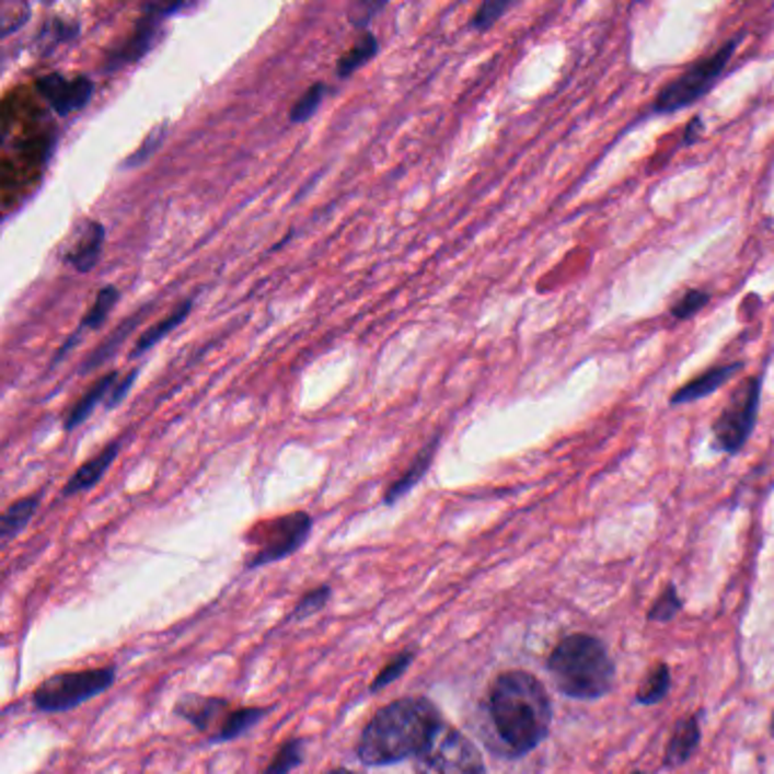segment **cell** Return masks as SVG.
<instances>
[{"mask_svg": "<svg viewBox=\"0 0 774 774\" xmlns=\"http://www.w3.org/2000/svg\"><path fill=\"white\" fill-rule=\"evenodd\" d=\"M488 711L495 731L518 756L539 748L550 733V695L541 681L524 670L502 672L493 681Z\"/></svg>", "mask_w": 774, "mask_h": 774, "instance_id": "cell-1", "label": "cell"}, {"mask_svg": "<svg viewBox=\"0 0 774 774\" xmlns=\"http://www.w3.org/2000/svg\"><path fill=\"white\" fill-rule=\"evenodd\" d=\"M441 725L439 708L429 700H395L382 706L363 727L357 756L366 765H391L416 759Z\"/></svg>", "mask_w": 774, "mask_h": 774, "instance_id": "cell-2", "label": "cell"}, {"mask_svg": "<svg viewBox=\"0 0 774 774\" xmlns=\"http://www.w3.org/2000/svg\"><path fill=\"white\" fill-rule=\"evenodd\" d=\"M547 668L556 686L575 700H598L613 686L615 668L607 647L588 634H573L554 647Z\"/></svg>", "mask_w": 774, "mask_h": 774, "instance_id": "cell-3", "label": "cell"}, {"mask_svg": "<svg viewBox=\"0 0 774 774\" xmlns=\"http://www.w3.org/2000/svg\"><path fill=\"white\" fill-rule=\"evenodd\" d=\"M742 35L736 39H729L723 48H718L714 55L697 61L693 69H689L684 76H679L670 84H666L652 105L655 114H672L677 109H684L695 105L700 99H704L711 89L716 86V82L723 78L727 71L729 61L740 46Z\"/></svg>", "mask_w": 774, "mask_h": 774, "instance_id": "cell-4", "label": "cell"}, {"mask_svg": "<svg viewBox=\"0 0 774 774\" xmlns=\"http://www.w3.org/2000/svg\"><path fill=\"white\" fill-rule=\"evenodd\" d=\"M312 516L304 511L287 513L275 520H266L255 524L247 534V543H251V552H247L245 568L255 570L275 562H282L285 556L298 552L302 543L307 541L309 532H312Z\"/></svg>", "mask_w": 774, "mask_h": 774, "instance_id": "cell-5", "label": "cell"}, {"mask_svg": "<svg viewBox=\"0 0 774 774\" xmlns=\"http://www.w3.org/2000/svg\"><path fill=\"white\" fill-rule=\"evenodd\" d=\"M414 765L418 774H484V759L471 738L446 723L431 733Z\"/></svg>", "mask_w": 774, "mask_h": 774, "instance_id": "cell-6", "label": "cell"}, {"mask_svg": "<svg viewBox=\"0 0 774 774\" xmlns=\"http://www.w3.org/2000/svg\"><path fill=\"white\" fill-rule=\"evenodd\" d=\"M114 668H89L78 672H59L48 677L35 691V706L44 714L69 711L91 697L105 693L114 684Z\"/></svg>", "mask_w": 774, "mask_h": 774, "instance_id": "cell-7", "label": "cell"}, {"mask_svg": "<svg viewBox=\"0 0 774 774\" xmlns=\"http://www.w3.org/2000/svg\"><path fill=\"white\" fill-rule=\"evenodd\" d=\"M761 405V380L750 378L742 382L729 397L727 407L714 423L716 446L723 452L736 454L752 437Z\"/></svg>", "mask_w": 774, "mask_h": 774, "instance_id": "cell-8", "label": "cell"}, {"mask_svg": "<svg viewBox=\"0 0 774 774\" xmlns=\"http://www.w3.org/2000/svg\"><path fill=\"white\" fill-rule=\"evenodd\" d=\"M162 23H164V16L154 12L152 5H146L143 8V16L135 25V33L126 42L118 44L116 48H112L105 55L103 71L109 73V71H118L123 67L137 65V61L143 55H148V50L154 44H158V39L162 35Z\"/></svg>", "mask_w": 774, "mask_h": 774, "instance_id": "cell-9", "label": "cell"}, {"mask_svg": "<svg viewBox=\"0 0 774 774\" xmlns=\"http://www.w3.org/2000/svg\"><path fill=\"white\" fill-rule=\"evenodd\" d=\"M37 91L42 99H46L50 109H55V114L69 116L82 109L94 96V80L89 76L67 78L61 73H48L37 80Z\"/></svg>", "mask_w": 774, "mask_h": 774, "instance_id": "cell-10", "label": "cell"}, {"mask_svg": "<svg viewBox=\"0 0 774 774\" xmlns=\"http://www.w3.org/2000/svg\"><path fill=\"white\" fill-rule=\"evenodd\" d=\"M232 708L234 706H230V702L221 697L187 695V697H180V702L175 704V714L192 723L198 731L207 733L211 740H219L221 729Z\"/></svg>", "mask_w": 774, "mask_h": 774, "instance_id": "cell-11", "label": "cell"}, {"mask_svg": "<svg viewBox=\"0 0 774 774\" xmlns=\"http://www.w3.org/2000/svg\"><path fill=\"white\" fill-rule=\"evenodd\" d=\"M105 245V226L99 221H82L71 247L65 253V264L76 273H89L101 259Z\"/></svg>", "mask_w": 774, "mask_h": 774, "instance_id": "cell-12", "label": "cell"}, {"mask_svg": "<svg viewBox=\"0 0 774 774\" xmlns=\"http://www.w3.org/2000/svg\"><path fill=\"white\" fill-rule=\"evenodd\" d=\"M120 443H123L120 439L112 441L96 457H91L86 463H82V466L73 473V477L65 484V488H61V498H69V495H78L82 490H89L91 486H96L105 477L112 463L116 461L120 452Z\"/></svg>", "mask_w": 774, "mask_h": 774, "instance_id": "cell-13", "label": "cell"}, {"mask_svg": "<svg viewBox=\"0 0 774 774\" xmlns=\"http://www.w3.org/2000/svg\"><path fill=\"white\" fill-rule=\"evenodd\" d=\"M148 314H150V304H143V307L137 309V312H135L132 316H128L126 321H123V323L103 340V344L82 361L80 376H86V373H91V370H96L99 366L107 363V361L118 353V348H120L123 344H126L128 336L141 325V321H143Z\"/></svg>", "mask_w": 774, "mask_h": 774, "instance_id": "cell-14", "label": "cell"}, {"mask_svg": "<svg viewBox=\"0 0 774 774\" xmlns=\"http://www.w3.org/2000/svg\"><path fill=\"white\" fill-rule=\"evenodd\" d=\"M736 370H740L738 361L708 368L706 373H702L700 378L691 380L686 386H681L679 391H674L672 397H670V405H674V407L677 405H689V402L708 397L711 393H716L720 386H725L731 380V376L736 373Z\"/></svg>", "mask_w": 774, "mask_h": 774, "instance_id": "cell-15", "label": "cell"}, {"mask_svg": "<svg viewBox=\"0 0 774 774\" xmlns=\"http://www.w3.org/2000/svg\"><path fill=\"white\" fill-rule=\"evenodd\" d=\"M118 298H120V293H118V289L112 287V285H109V287H103V289L96 293V300H94V304L89 307V312L84 314V319L80 321L78 332H73V334L65 340V346H61V348L57 350V355L53 357V366H55L57 361L65 359V357L71 353L73 344H78V338H80L86 330H99V327L109 319V312L116 307Z\"/></svg>", "mask_w": 774, "mask_h": 774, "instance_id": "cell-16", "label": "cell"}, {"mask_svg": "<svg viewBox=\"0 0 774 774\" xmlns=\"http://www.w3.org/2000/svg\"><path fill=\"white\" fill-rule=\"evenodd\" d=\"M439 443H441V437H435L431 439L420 452L418 457L412 461V466L402 473L384 493V505H395L400 498H405V495L425 477V473L429 471L431 466V461H435V454L439 450Z\"/></svg>", "mask_w": 774, "mask_h": 774, "instance_id": "cell-17", "label": "cell"}, {"mask_svg": "<svg viewBox=\"0 0 774 774\" xmlns=\"http://www.w3.org/2000/svg\"><path fill=\"white\" fill-rule=\"evenodd\" d=\"M116 380H118V373H116V370H109V373L103 376L96 384H91V389L76 402L73 409L67 414V418H65V429L71 431V429L80 427V425L91 416V412H94V409L101 405V402L105 405L107 395H109L112 389L116 386Z\"/></svg>", "mask_w": 774, "mask_h": 774, "instance_id": "cell-18", "label": "cell"}, {"mask_svg": "<svg viewBox=\"0 0 774 774\" xmlns=\"http://www.w3.org/2000/svg\"><path fill=\"white\" fill-rule=\"evenodd\" d=\"M697 746H700L697 718L693 716V718L677 723V727L668 740V748H666V765L677 767L681 763H686L693 756V752L697 750Z\"/></svg>", "mask_w": 774, "mask_h": 774, "instance_id": "cell-19", "label": "cell"}, {"mask_svg": "<svg viewBox=\"0 0 774 774\" xmlns=\"http://www.w3.org/2000/svg\"><path fill=\"white\" fill-rule=\"evenodd\" d=\"M192 309H194V298L180 302L169 316H164L160 323H154L152 327H148V330L137 338V344H135V348H132V357H141L143 353H148L150 348L158 346L164 336H169L175 327H180L184 321L189 319Z\"/></svg>", "mask_w": 774, "mask_h": 774, "instance_id": "cell-20", "label": "cell"}, {"mask_svg": "<svg viewBox=\"0 0 774 774\" xmlns=\"http://www.w3.org/2000/svg\"><path fill=\"white\" fill-rule=\"evenodd\" d=\"M39 502H42V495H27V498L14 502L3 513V520H0V536H3L5 543L25 530V524L33 520Z\"/></svg>", "mask_w": 774, "mask_h": 774, "instance_id": "cell-21", "label": "cell"}, {"mask_svg": "<svg viewBox=\"0 0 774 774\" xmlns=\"http://www.w3.org/2000/svg\"><path fill=\"white\" fill-rule=\"evenodd\" d=\"M380 53V42L373 33H363L359 37V42L338 59V65H336V73L338 78H350L357 69H361L363 65H368L370 59H373L376 55Z\"/></svg>", "mask_w": 774, "mask_h": 774, "instance_id": "cell-22", "label": "cell"}, {"mask_svg": "<svg viewBox=\"0 0 774 774\" xmlns=\"http://www.w3.org/2000/svg\"><path fill=\"white\" fill-rule=\"evenodd\" d=\"M670 691V668L666 663H657L643 679V684L636 691V700L640 704H659Z\"/></svg>", "mask_w": 774, "mask_h": 774, "instance_id": "cell-23", "label": "cell"}, {"mask_svg": "<svg viewBox=\"0 0 774 774\" xmlns=\"http://www.w3.org/2000/svg\"><path fill=\"white\" fill-rule=\"evenodd\" d=\"M266 714H268V708H259V706H239V708H232L228 720H226V725H223V729H221L219 742H226V740H232V738L243 736L247 729H253Z\"/></svg>", "mask_w": 774, "mask_h": 774, "instance_id": "cell-24", "label": "cell"}, {"mask_svg": "<svg viewBox=\"0 0 774 774\" xmlns=\"http://www.w3.org/2000/svg\"><path fill=\"white\" fill-rule=\"evenodd\" d=\"M304 759V740L291 738L285 746L275 752L273 761L266 765L264 774H289L293 772Z\"/></svg>", "mask_w": 774, "mask_h": 774, "instance_id": "cell-25", "label": "cell"}, {"mask_svg": "<svg viewBox=\"0 0 774 774\" xmlns=\"http://www.w3.org/2000/svg\"><path fill=\"white\" fill-rule=\"evenodd\" d=\"M80 33V25L73 21H65V19H50L46 21L44 30L39 33L37 42L42 44V48L48 53L53 48H57L59 44H65V42H71L76 39Z\"/></svg>", "mask_w": 774, "mask_h": 774, "instance_id": "cell-26", "label": "cell"}, {"mask_svg": "<svg viewBox=\"0 0 774 774\" xmlns=\"http://www.w3.org/2000/svg\"><path fill=\"white\" fill-rule=\"evenodd\" d=\"M325 94H327V86H325L323 82H316V84L309 86V89L304 91V94L296 101V105L291 107L289 120L296 123V126H300V123L312 118V116L316 114V109L321 107Z\"/></svg>", "mask_w": 774, "mask_h": 774, "instance_id": "cell-27", "label": "cell"}, {"mask_svg": "<svg viewBox=\"0 0 774 774\" xmlns=\"http://www.w3.org/2000/svg\"><path fill=\"white\" fill-rule=\"evenodd\" d=\"M414 657H416L414 649H405V652L395 655V657L378 672V677L373 679V684H370V693H378V691L391 686L395 679H400L402 674H405V672L409 670V666L414 663Z\"/></svg>", "mask_w": 774, "mask_h": 774, "instance_id": "cell-28", "label": "cell"}, {"mask_svg": "<svg viewBox=\"0 0 774 774\" xmlns=\"http://www.w3.org/2000/svg\"><path fill=\"white\" fill-rule=\"evenodd\" d=\"M166 135H169V123H160V126H154V128L150 130V135L143 139V143L130 154V158H128L126 162H123V166H126V169H137V166H141V164H146V162L152 158V154L160 150V146L164 143Z\"/></svg>", "mask_w": 774, "mask_h": 774, "instance_id": "cell-29", "label": "cell"}, {"mask_svg": "<svg viewBox=\"0 0 774 774\" xmlns=\"http://www.w3.org/2000/svg\"><path fill=\"white\" fill-rule=\"evenodd\" d=\"M511 8H513V3H507V0H486V3H482L477 8V12L473 14L471 27L484 33V30L493 27L495 23H498V19H502Z\"/></svg>", "mask_w": 774, "mask_h": 774, "instance_id": "cell-30", "label": "cell"}, {"mask_svg": "<svg viewBox=\"0 0 774 774\" xmlns=\"http://www.w3.org/2000/svg\"><path fill=\"white\" fill-rule=\"evenodd\" d=\"M711 302V296L706 291H700V289H691L689 293L681 296L672 307H670V314L672 319H679V321H686V319H693L697 312H702V309Z\"/></svg>", "mask_w": 774, "mask_h": 774, "instance_id": "cell-31", "label": "cell"}, {"mask_svg": "<svg viewBox=\"0 0 774 774\" xmlns=\"http://www.w3.org/2000/svg\"><path fill=\"white\" fill-rule=\"evenodd\" d=\"M330 596H332V588H330V586H319V588H314V591L304 593V596L300 598V602L296 604L291 617H293V621H302V617H307V615L319 613V611L327 604Z\"/></svg>", "mask_w": 774, "mask_h": 774, "instance_id": "cell-32", "label": "cell"}, {"mask_svg": "<svg viewBox=\"0 0 774 774\" xmlns=\"http://www.w3.org/2000/svg\"><path fill=\"white\" fill-rule=\"evenodd\" d=\"M681 607H684V604H681V600H679V596L674 591V586H668L666 591L661 593V598L655 602V607H652V611H649L647 617L652 623H670L672 617L681 611Z\"/></svg>", "mask_w": 774, "mask_h": 774, "instance_id": "cell-33", "label": "cell"}, {"mask_svg": "<svg viewBox=\"0 0 774 774\" xmlns=\"http://www.w3.org/2000/svg\"><path fill=\"white\" fill-rule=\"evenodd\" d=\"M137 378H139V368L130 370V373H128L126 378H123L120 382H116V386L112 389V393H109L107 400H105V409H116V407L120 405V402L126 400V395L130 393V389L135 386V380H137Z\"/></svg>", "mask_w": 774, "mask_h": 774, "instance_id": "cell-34", "label": "cell"}, {"mask_svg": "<svg viewBox=\"0 0 774 774\" xmlns=\"http://www.w3.org/2000/svg\"><path fill=\"white\" fill-rule=\"evenodd\" d=\"M386 5L384 3H361V5H355L350 10V23L355 27H366L370 21H373L376 14H380Z\"/></svg>", "mask_w": 774, "mask_h": 774, "instance_id": "cell-35", "label": "cell"}, {"mask_svg": "<svg viewBox=\"0 0 774 774\" xmlns=\"http://www.w3.org/2000/svg\"><path fill=\"white\" fill-rule=\"evenodd\" d=\"M702 116H695L691 123H689V128H686V135H684V143L689 146L693 139H695V135L697 132H702Z\"/></svg>", "mask_w": 774, "mask_h": 774, "instance_id": "cell-36", "label": "cell"}, {"mask_svg": "<svg viewBox=\"0 0 774 774\" xmlns=\"http://www.w3.org/2000/svg\"><path fill=\"white\" fill-rule=\"evenodd\" d=\"M327 774H355V772H350V770H344V767H336V770H332V772H327Z\"/></svg>", "mask_w": 774, "mask_h": 774, "instance_id": "cell-37", "label": "cell"}, {"mask_svg": "<svg viewBox=\"0 0 774 774\" xmlns=\"http://www.w3.org/2000/svg\"><path fill=\"white\" fill-rule=\"evenodd\" d=\"M772 736H774V718H772Z\"/></svg>", "mask_w": 774, "mask_h": 774, "instance_id": "cell-38", "label": "cell"}, {"mask_svg": "<svg viewBox=\"0 0 774 774\" xmlns=\"http://www.w3.org/2000/svg\"><path fill=\"white\" fill-rule=\"evenodd\" d=\"M632 774H643V772H632Z\"/></svg>", "mask_w": 774, "mask_h": 774, "instance_id": "cell-39", "label": "cell"}]
</instances>
